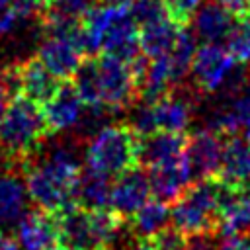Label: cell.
Returning <instances> with one entry per match:
<instances>
[{
	"mask_svg": "<svg viewBox=\"0 0 250 250\" xmlns=\"http://www.w3.org/2000/svg\"><path fill=\"white\" fill-rule=\"evenodd\" d=\"M39 152L43 154L39 162L29 158L21 168L25 191L39 209L57 213L74 203V188L80 176V162L74 148L66 145L53 146L47 152H43L41 146Z\"/></svg>",
	"mask_w": 250,
	"mask_h": 250,
	"instance_id": "cell-1",
	"label": "cell"
},
{
	"mask_svg": "<svg viewBox=\"0 0 250 250\" xmlns=\"http://www.w3.org/2000/svg\"><path fill=\"white\" fill-rule=\"evenodd\" d=\"M51 137L39 104L25 96H14L0 115V152L10 170H21L23 164Z\"/></svg>",
	"mask_w": 250,
	"mask_h": 250,
	"instance_id": "cell-2",
	"label": "cell"
},
{
	"mask_svg": "<svg viewBox=\"0 0 250 250\" xmlns=\"http://www.w3.org/2000/svg\"><path fill=\"white\" fill-rule=\"evenodd\" d=\"M86 168L105 176L139 166V135L127 123H109L98 129L84 150Z\"/></svg>",
	"mask_w": 250,
	"mask_h": 250,
	"instance_id": "cell-3",
	"label": "cell"
},
{
	"mask_svg": "<svg viewBox=\"0 0 250 250\" xmlns=\"http://www.w3.org/2000/svg\"><path fill=\"white\" fill-rule=\"evenodd\" d=\"M174 229L182 234L219 230V180H195L174 201L170 211Z\"/></svg>",
	"mask_w": 250,
	"mask_h": 250,
	"instance_id": "cell-4",
	"label": "cell"
},
{
	"mask_svg": "<svg viewBox=\"0 0 250 250\" xmlns=\"http://www.w3.org/2000/svg\"><path fill=\"white\" fill-rule=\"evenodd\" d=\"M96 68H98L100 102L107 111L129 109L139 100L137 84L131 76L127 61L100 53L96 57Z\"/></svg>",
	"mask_w": 250,
	"mask_h": 250,
	"instance_id": "cell-5",
	"label": "cell"
},
{
	"mask_svg": "<svg viewBox=\"0 0 250 250\" xmlns=\"http://www.w3.org/2000/svg\"><path fill=\"white\" fill-rule=\"evenodd\" d=\"M234 64L236 61L227 47L221 43H203L195 49L189 64L191 86L197 90V94L221 92Z\"/></svg>",
	"mask_w": 250,
	"mask_h": 250,
	"instance_id": "cell-6",
	"label": "cell"
},
{
	"mask_svg": "<svg viewBox=\"0 0 250 250\" xmlns=\"http://www.w3.org/2000/svg\"><path fill=\"white\" fill-rule=\"evenodd\" d=\"M57 227H59V244L66 250H96L102 248L100 236L96 232L92 213L88 209L78 207L76 203L66 205L57 211Z\"/></svg>",
	"mask_w": 250,
	"mask_h": 250,
	"instance_id": "cell-7",
	"label": "cell"
},
{
	"mask_svg": "<svg viewBox=\"0 0 250 250\" xmlns=\"http://www.w3.org/2000/svg\"><path fill=\"white\" fill-rule=\"evenodd\" d=\"M150 195L152 191L148 174L143 172L139 166H133L115 176L109 193V209H113L123 219H131L150 199Z\"/></svg>",
	"mask_w": 250,
	"mask_h": 250,
	"instance_id": "cell-8",
	"label": "cell"
},
{
	"mask_svg": "<svg viewBox=\"0 0 250 250\" xmlns=\"http://www.w3.org/2000/svg\"><path fill=\"white\" fill-rule=\"evenodd\" d=\"M223 139L225 135L211 129H201L188 137L184 154L191 172V180H207L217 176L223 154Z\"/></svg>",
	"mask_w": 250,
	"mask_h": 250,
	"instance_id": "cell-9",
	"label": "cell"
},
{
	"mask_svg": "<svg viewBox=\"0 0 250 250\" xmlns=\"http://www.w3.org/2000/svg\"><path fill=\"white\" fill-rule=\"evenodd\" d=\"M43 115L51 135L76 127L84 113V102L80 100L72 80H61L57 92L43 104Z\"/></svg>",
	"mask_w": 250,
	"mask_h": 250,
	"instance_id": "cell-10",
	"label": "cell"
},
{
	"mask_svg": "<svg viewBox=\"0 0 250 250\" xmlns=\"http://www.w3.org/2000/svg\"><path fill=\"white\" fill-rule=\"evenodd\" d=\"M146 174L152 195L164 203H174L182 195V191L191 184V172L184 152L180 156L148 166Z\"/></svg>",
	"mask_w": 250,
	"mask_h": 250,
	"instance_id": "cell-11",
	"label": "cell"
},
{
	"mask_svg": "<svg viewBox=\"0 0 250 250\" xmlns=\"http://www.w3.org/2000/svg\"><path fill=\"white\" fill-rule=\"evenodd\" d=\"M18 244L23 250H51L59 244L57 215L45 209L23 213L16 225Z\"/></svg>",
	"mask_w": 250,
	"mask_h": 250,
	"instance_id": "cell-12",
	"label": "cell"
},
{
	"mask_svg": "<svg viewBox=\"0 0 250 250\" xmlns=\"http://www.w3.org/2000/svg\"><path fill=\"white\" fill-rule=\"evenodd\" d=\"M139 27L133 21L127 8H119L113 16L102 43V51L105 55H113L117 59L129 61L139 53Z\"/></svg>",
	"mask_w": 250,
	"mask_h": 250,
	"instance_id": "cell-13",
	"label": "cell"
},
{
	"mask_svg": "<svg viewBox=\"0 0 250 250\" xmlns=\"http://www.w3.org/2000/svg\"><path fill=\"white\" fill-rule=\"evenodd\" d=\"M84 53L80 47L62 37H45L37 51V59L59 78V80H70L76 72L78 64L82 62Z\"/></svg>",
	"mask_w": 250,
	"mask_h": 250,
	"instance_id": "cell-14",
	"label": "cell"
},
{
	"mask_svg": "<svg viewBox=\"0 0 250 250\" xmlns=\"http://www.w3.org/2000/svg\"><path fill=\"white\" fill-rule=\"evenodd\" d=\"M193 100L188 94H182L176 86L166 96L156 100L152 104L154 109V121L158 131H170V133H184L191 121V107Z\"/></svg>",
	"mask_w": 250,
	"mask_h": 250,
	"instance_id": "cell-15",
	"label": "cell"
},
{
	"mask_svg": "<svg viewBox=\"0 0 250 250\" xmlns=\"http://www.w3.org/2000/svg\"><path fill=\"white\" fill-rule=\"evenodd\" d=\"M215 178L232 186L250 182V145L246 139L238 137L236 133L225 135L221 166Z\"/></svg>",
	"mask_w": 250,
	"mask_h": 250,
	"instance_id": "cell-16",
	"label": "cell"
},
{
	"mask_svg": "<svg viewBox=\"0 0 250 250\" xmlns=\"http://www.w3.org/2000/svg\"><path fill=\"white\" fill-rule=\"evenodd\" d=\"M59 84L61 80L37 57L20 62V96L43 105L57 92Z\"/></svg>",
	"mask_w": 250,
	"mask_h": 250,
	"instance_id": "cell-17",
	"label": "cell"
},
{
	"mask_svg": "<svg viewBox=\"0 0 250 250\" xmlns=\"http://www.w3.org/2000/svg\"><path fill=\"white\" fill-rule=\"evenodd\" d=\"M236 18L219 2H209L195 12L193 35L203 43H225Z\"/></svg>",
	"mask_w": 250,
	"mask_h": 250,
	"instance_id": "cell-18",
	"label": "cell"
},
{
	"mask_svg": "<svg viewBox=\"0 0 250 250\" xmlns=\"http://www.w3.org/2000/svg\"><path fill=\"white\" fill-rule=\"evenodd\" d=\"M188 137L184 133L154 131L150 135L139 137V164L148 168L168 158L180 156L186 148Z\"/></svg>",
	"mask_w": 250,
	"mask_h": 250,
	"instance_id": "cell-19",
	"label": "cell"
},
{
	"mask_svg": "<svg viewBox=\"0 0 250 250\" xmlns=\"http://www.w3.org/2000/svg\"><path fill=\"white\" fill-rule=\"evenodd\" d=\"M109 193H111L109 176L90 168L80 170V176L74 188V203L78 207L88 211L105 209L109 207Z\"/></svg>",
	"mask_w": 250,
	"mask_h": 250,
	"instance_id": "cell-20",
	"label": "cell"
},
{
	"mask_svg": "<svg viewBox=\"0 0 250 250\" xmlns=\"http://www.w3.org/2000/svg\"><path fill=\"white\" fill-rule=\"evenodd\" d=\"M182 27L184 25L176 23L170 16L139 27V49H141V53L146 55L148 59H156L160 55H166L172 49V45H174Z\"/></svg>",
	"mask_w": 250,
	"mask_h": 250,
	"instance_id": "cell-21",
	"label": "cell"
},
{
	"mask_svg": "<svg viewBox=\"0 0 250 250\" xmlns=\"http://www.w3.org/2000/svg\"><path fill=\"white\" fill-rule=\"evenodd\" d=\"M27 191L21 180L16 176V170L0 174V229L18 225L27 205Z\"/></svg>",
	"mask_w": 250,
	"mask_h": 250,
	"instance_id": "cell-22",
	"label": "cell"
},
{
	"mask_svg": "<svg viewBox=\"0 0 250 250\" xmlns=\"http://www.w3.org/2000/svg\"><path fill=\"white\" fill-rule=\"evenodd\" d=\"M250 229V182L236 186V197L232 207L219 221V234H242Z\"/></svg>",
	"mask_w": 250,
	"mask_h": 250,
	"instance_id": "cell-23",
	"label": "cell"
},
{
	"mask_svg": "<svg viewBox=\"0 0 250 250\" xmlns=\"http://www.w3.org/2000/svg\"><path fill=\"white\" fill-rule=\"evenodd\" d=\"M170 221V207L168 203L160 201V199H148L133 217H131V225L135 229V232L139 236H152L154 232H158L160 229H164Z\"/></svg>",
	"mask_w": 250,
	"mask_h": 250,
	"instance_id": "cell-24",
	"label": "cell"
},
{
	"mask_svg": "<svg viewBox=\"0 0 250 250\" xmlns=\"http://www.w3.org/2000/svg\"><path fill=\"white\" fill-rule=\"evenodd\" d=\"M72 84L84 102L86 107H104L100 102V88H98V68H96V57L82 59L76 72L72 74Z\"/></svg>",
	"mask_w": 250,
	"mask_h": 250,
	"instance_id": "cell-25",
	"label": "cell"
},
{
	"mask_svg": "<svg viewBox=\"0 0 250 250\" xmlns=\"http://www.w3.org/2000/svg\"><path fill=\"white\" fill-rule=\"evenodd\" d=\"M225 43L227 51L232 55L236 62H250V18L246 14L236 18L234 27L230 29Z\"/></svg>",
	"mask_w": 250,
	"mask_h": 250,
	"instance_id": "cell-26",
	"label": "cell"
},
{
	"mask_svg": "<svg viewBox=\"0 0 250 250\" xmlns=\"http://www.w3.org/2000/svg\"><path fill=\"white\" fill-rule=\"evenodd\" d=\"M129 14L137 23V27H143L146 23L158 21L168 16L162 0H135L129 8Z\"/></svg>",
	"mask_w": 250,
	"mask_h": 250,
	"instance_id": "cell-27",
	"label": "cell"
},
{
	"mask_svg": "<svg viewBox=\"0 0 250 250\" xmlns=\"http://www.w3.org/2000/svg\"><path fill=\"white\" fill-rule=\"evenodd\" d=\"M150 250H188L186 246V236L174 229V227H164L152 236H148Z\"/></svg>",
	"mask_w": 250,
	"mask_h": 250,
	"instance_id": "cell-28",
	"label": "cell"
},
{
	"mask_svg": "<svg viewBox=\"0 0 250 250\" xmlns=\"http://www.w3.org/2000/svg\"><path fill=\"white\" fill-rule=\"evenodd\" d=\"M166 14L180 25H188L193 14L199 10L201 0H162Z\"/></svg>",
	"mask_w": 250,
	"mask_h": 250,
	"instance_id": "cell-29",
	"label": "cell"
},
{
	"mask_svg": "<svg viewBox=\"0 0 250 250\" xmlns=\"http://www.w3.org/2000/svg\"><path fill=\"white\" fill-rule=\"evenodd\" d=\"M184 236H186L188 250H217L223 238L219 230H201V232H191Z\"/></svg>",
	"mask_w": 250,
	"mask_h": 250,
	"instance_id": "cell-30",
	"label": "cell"
},
{
	"mask_svg": "<svg viewBox=\"0 0 250 250\" xmlns=\"http://www.w3.org/2000/svg\"><path fill=\"white\" fill-rule=\"evenodd\" d=\"M12 10L20 21V20L39 18L47 10V4L43 0H12Z\"/></svg>",
	"mask_w": 250,
	"mask_h": 250,
	"instance_id": "cell-31",
	"label": "cell"
},
{
	"mask_svg": "<svg viewBox=\"0 0 250 250\" xmlns=\"http://www.w3.org/2000/svg\"><path fill=\"white\" fill-rule=\"evenodd\" d=\"M92 2L94 0H53L51 8L62 14H68V16H80L92 6Z\"/></svg>",
	"mask_w": 250,
	"mask_h": 250,
	"instance_id": "cell-32",
	"label": "cell"
},
{
	"mask_svg": "<svg viewBox=\"0 0 250 250\" xmlns=\"http://www.w3.org/2000/svg\"><path fill=\"white\" fill-rule=\"evenodd\" d=\"M18 18L12 10V0H0V35H6L14 29Z\"/></svg>",
	"mask_w": 250,
	"mask_h": 250,
	"instance_id": "cell-33",
	"label": "cell"
},
{
	"mask_svg": "<svg viewBox=\"0 0 250 250\" xmlns=\"http://www.w3.org/2000/svg\"><path fill=\"white\" fill-rule=\"evenodd\" d=\"M217 250H250V240L244 238V236H240V234L223 236Z\"/></svg>",
	"mask_w": 250,
	"mask_h": 250,
	"instance_id": "cell-34",
	"label": "cell"
},
{
	"mask_svg": "<svg viewBox=\"0 0 250 250\" xmlns=\"http://www.w3.org/2000/svg\"><path fill=\"white\" fill-rule=\"evenodd\" d=\"M221 6H225L230 14L234 16H244L246 14V6H248V0H217Z\"/></svg>",
	"mask_w": 250,
	"mask_h": 250,
	"instance_id": "cell-35",
	"label": "cell"
},
{
	"mask_svg": "<svg viewBox=\"0 0 250 250\" xmlns=\"http://www.w3.org/2000/svg\"><path fill=\"white\" fill-rule=\"evenodd\" d=\"M10 100H12V96H10V92L6 90V86H4V82L0 80V115L4 113V109H6V105L10 104Z\"/></svg>",
	"mask_w": 250,
	"mask_h": 250,
	"instance_id": "cell-36",
	"label": "cell"
},
{
	"mask_svg": "<svg viewBox=\"0 0 250 250\" xmlns=\"http://www.w3.org/2000/svg\"><path fill=\"white\" fill-rule=\"evenodd\" d=\"M0 250H20V244H18L14 238H2Z\"/></svg>",
	"mask_w": 250,
	"mask_h": 250,
	"instance_id": "cell-37",
	"label": "cell"
},
{
	"mask_svg": "<svg viewBox=\"0 0 250 250\" xmlns=\"http://www.w3.org/2000/svg\"><path fill=\"white\" fill-rule=\"evenodd\" d=\"M135 0H105V4H115V6H123V8H131V4H133Z\"/></svg>",
	"mask_w": 250,
	"mask_h": 250,
	"instance_id": "cell-38",
	"label": "cell"
},
{
	"mask_svg": "<svg viewBox=\"0 0 250 250\" xmlns=\"http://www.w3.org/2000/svg\"><path fill=\"white\" fill-rule=\"evenodd\" d=\"M246 141H248V145H250V125L246 127Z\"/></svg>",
	"mask_w": 250,
	"mask_h": 250,
	"instance_id": "cell-39",
	"label": "cell"
},
{
	"mask_svg": "<svg viewBox=\"0 0 250 250\" xmlns=\"http://www.w3.org/2000/svg\"><path fill=\"white\" fill-rule=\"evenodd\" d=\"M51 250H66V248H62L61 244H57V246H55V248H51Z\"/></svg>",
	"mask_w": 250,
	"mask_h": 250,
	"instance_id": "cell-40",
	"label": "cell"
},
{
	"mask_svg": "<svg viewBox=\"0 0 250 250\" xmlns=\"http://www.w3.org/2000/svg\"><path fill=\"white\" fill-rule=\"evenodd\" d=\"M246 16L250 18V0H248V6H246Z\"/></svg>",
	"mask_w": 250,
	"mask_h": 250,
	"instance_id": "cell-41",
	"label": "cell"
},
{
	"mask_svg": "<svg viewBox=\"0 0 250 250\" xmlns=\"http://www.w3.org/2000/svg\"><path fill=\"white\" fill-rule=\"evenodd\" d=\"M2 238H4V236H2V230H0V242H2Z\"/></svg>",
	"mask_w": 250,
	"mask_h": 250,
	"instance_id": "cell-42",
	"label": "cell"
},
{
	"mask_svg": "<svg viewBox=\"0 0 250 250\" xmlns=\"http://www.w3.org/2000/svg\"><path fill=\"white\" fill-rule=\"evenodd\" d=\"M248 240H250V229H248Z\"/></svg>",
	"mask_w": 250,
	"mask_h": 250,
	"instance_id": "cell-43",
	"label": "cell"
},
{
	"mask_svg": "<svg viewBox=\"0 0 250 250\" xmlns=\"http://www.w3.org/2000/svg\"><path fill=\"white\" fill-rule=\"evenodd\" d=\"M96 250H105V248H96Z\"/></svg>",
	"mask_w": 250,
	"mask_h": 250,
	"instance_id": "cell-44",
	"label": "cell"
}]
</instances>
